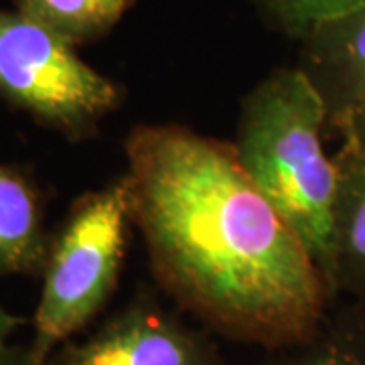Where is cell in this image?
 Wrapping results in <instances>:
<instances>
[{
  "mask_svg": "<svg viewBox=\"0 0 365 365\" xmlns=\"http://www.w3.org/2000/svg\"><path fill=\"white\" fill-rule=\"evenodd\" d=\"M124 157L132 223L157 284L181 311L266 351L313 335L337 299L232 143L182 124H138Z\"/></svg>",
  "mask_w": 365,
  "mask_h": 365,
  "instance_id": "1",
  "label": "cell"
},
{
  "mask_svg": "<svg viewBox=\"0 0 365 365\" xmlns=\"http://www.w3.org/2000/svg\"><path fill=\"white\" fill-rule=\"evenodd\" d=\"M327 128L325 106L307 76L297 66L278 67L242 98L232 146L331 288L337 170L323 146Z\"/></svg>",
  "mask_w": 365,
  "mask_h": 365,
  "instance_id": "2",
  "label": "cell"
},
{
  "mask_svg": "<svg viewBox=\"0 0 365 365\" xmlns=\"http://www.w3.org/2000/svg\"><path fill=\"white\" fill-rule=\"evenodd\" d=\"M132 223L124 175L79 195L51 235L29 343L31 365H47L57 347L93 321L120 280Z\"/></svg>",
  "mask_w": 365,
  "mask_h": 365,
  "instance_id": "3",
  "label": "cell"
},
{
  "mask_svg": "<svg viewBox=\"0 0 365 365\" xmlns=\"http://www.w3.org/2000/svg\"><path fill=\"white\" fill-rule=\"evenodd\" d=\"M0 98L79 143L122 106L124 91L73 45L19 11L0 9Z\"/></svg>",
  "mask_w": 365,
  "mask_h": 365,
  "instance_id": "4",
  "label": "cell"
},
{
  "mask_svg": "<svg viewBox=\"0 0 365 365\" xmlns=\"http://www.w3.org/2000/svg\"><path fill=\"white\" fill-rule=\"evenodd\" d=\"M47 365H223L207 329L140 297L112 314L83 341H66Z\"/></svg>",
  "mask_w": 365,
  "mask_h": 365,
  "instance_id": "5",
  "label": "cell"
},
{
  "mask_svg": "<svg viewBox=\"0 0 365 365\" xmlns=\"http://www.w3.org/2000/svg\"><path fill=\"white\" fill-rule=\"evenodd\" d=\"M294 66L319 93L329 128L341 134L365 102V0L300 41Z\"/></svg>",
  "mask_w": 365,
  "mask_h": 365,
  "instance_id": "6",
  "label": "cell"
},
{
  "mask_svg": "<svg viewBox=\"0 0 365 365\" xmlns=\"http://www.w3.org/2000/svg\"><path fill=\"white\" fill-rule=\"evenodd\" d=\"M333 160L337 187L331 290L337 300H365V140L343 138Z\"/></svg>",
  "mask_w": 365,
  "mask_h": 365,
  "instance_id": "7",
  "label": "cell"
},
{
  "mask_svg": "<svg viewBox=\"0 0 365 365\" xmlns=\"http://www.w3.org/2000/svg\"><path fill=\"white\" fill-rule=\"evenodd\" d=\"M49 244L35 181L16 167L0 165V274L41 276Z\"/></svg>",
  "mask_w": 365,
  "mask_h": 365,
  "instance_id": "8",
  "label": "cell"
},
{
  "mask_svg": "<svg viewBox=\"0 0 365 365\" xmlns=\"http://www.w3.org/2000/svg\"><path fill=\"white\" fill-rule=\"evenodd\" d=\"M266 353L256 365H365V300H337L313 335Z\"/></svg>",
  "mask_w": 365,
  "mask_h": 365,
  "instance_id": "9",
  "label": "cell"
},
{
  "mask_svg": "<svg viewBox=\"0 0 365 365\" xmlns=\"http://www.w3.org/2000/svg\"><path fill=\"white\" fill-rule=\"evenodd\" d=\"M16 11L79 47L100 39L118 19L104 0H14Z\"/></svg>",
  "mask_w": 365,
  "mask_h": 365,
  "instance_id": "10",
  "label": "cell"
},
{
  "mask_svg": "<svg viewBox=\"0 0 365 365\" xmlns=\"http://www.w3.org/2000/svg\"><path fill=\"white\" fill-rule=\"evenodd\" d=\"M270 25L290 39L304 41L321 26L357 9L364 0H252Z\"/></svg>",
  "mask_w": 365,
  "mask_h": 365,
  "instance_id": "11",
  "label": "cell"
},
{
  "mask_svg": "<svg viewBox=\"0 0 365 365\" xmlns=\"http://www.w3.org/2000/svg\"><path fill=\"white\" fill-rule=\"evenodd\" d=\"M0 365H31L29 345L6 343L0 347Z\"/></svg>",
  "mask_w": 365,
  "mask_h": 365,
  "instance_id": "12",
  "label": "cell"
},
{
  "mask_svg": "<svg viewBox=\"0 0 365 365\" xmlns=\"http://www.w3.org/2000/svg\"><path fill=\"white\" fill-rule=\"evenodd\" d=\"M21 325H25V319L19 317V314L6 311L2 304H0V347L11 343V337L14 335V331Z\"/></svg>",
  "mask_w": 365,
  "mask_h": 365,
  "instance_id": "13",
  "label": "cell"
},
{
  "mask_svg": "<svg viewBox=\"0 0 365 365\" xmlns=\"http://www.w3.org/2000/svg\"><path fill=\"white\" fill-rule=\"evenodd\" d=\"M341 136L353 138V140H365V102L357 108V112L351 116L345 130L341 132Z\"/></svg>",
  "mask_w": 365,
  "mask_h": 365,
  "instance_id": "14",
  "label": "cell"
},
{
  "mask_svg": "<svg viewBox=\"0 0 365 365\" xmlns=\"http://www.w3.org/2000/svg\"><path fill=\"white\" fill-rule=\"evenodd\" d=\"M104 2L108 4V9L112 11V14L120 21V16L126 13V9L130 6L134 0H104Z\"/></svg>",
  "mask_w": 365,
  "mask_h": 365,
  "instance_id": "15",
  "label": "cell"
}]
</instances>
